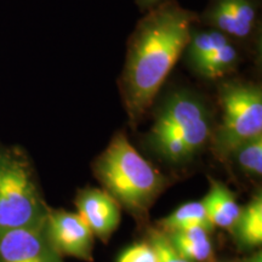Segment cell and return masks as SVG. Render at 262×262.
Here are the masks:
<instances>
[{
	"label": "cell",
	"mask_w": 262,
	"mask_h": 262,
	"mask_svg": "<svg viewBox=\"0 0 262 262\" xmlns=\"http://www.w3.org/2000/svg\"><path fill=\"white\" fill-rule=\"evenodd\" d=\"M198 16L175 0L160 3L137 24L127 44L120 93L131 122L145 116L187 47Z\"/></svg>",
	"instance_id": "obj_1"
},
{
	"label": "cell",
	"mask_w": 262,
	"mask_h": 262,
	"mask_svg": "<svg viewBox=\"0 0 262 262\" xmlns=\"http://www.w3.org/2000/svg\"><path fill=\"white\" fill-rule=\"evenodd\" d=\"M95 172L118 204L142 212L152 204L163 186V178L143 158L124 133L117 134L95 163Z\"/></svg>",
	"instance_id": "obj_2"
},
{
	"label": "cell",
	"mask_w": 262,
	"mask_h": 262,
	"mask_svg": "<svg viewBox=\"0 0 262 262\" xmlns=\"http://www.w3.org/2000/svg\"><path fill=\"white\" fill-rule=\"evenodd\" d=\"M210 136V114L204 102L192 91L178 90L157 113L149 142L163 158L180 163L199 152Z\"/></svg>",
	"instance_id": "obj_3"
},
{
	"label": "cell",
	"mask_w": 262,
	"mask_h": 262,
	"mask_svg": "<svg viewBox=\"0 0 262 262\" xmlns=\"http://www.w3.org/2000/svg\"><path fill=\"white\" fill-rule=\"evenodd\" d=\"M48 211L26 153L0 146V233L41 224Z\"/></svg>",
	"instance_id": "obj_4"
},
{
	"label": "cell",
	"mask_w": 262,
	"mask_h": 262,
	"mask_svg": "<svg viewBox=\"0 0 262 262\" xmlns=\"http://www.w3.org/2000/svg\"><path fill=\"white\" fill-rule=\"evenodd\" d=\"M222 120L214 135L219 157H228L234 148L262 135V91L249 81H225L219 88Z\"/></svg>",
	"instance_id": "obj_5"
},
{
	"label": "cell",
	"mask_w": 262,
	"mask_h": 262,
	"mask_svg": "<svg viewBox=\"0 0 262 262\" xmlns=\"http://www.w3.org/2000/svg\"><path fill=\"white\" fill-rule=\"evenodd\" d=\"M0 262H63L48 237L45 221L0 233Z\"/></svg>",
	"instance_id": "obj_6"
},
{
	"label": "cell",
	"mask_w": 262,
	"mask_h": 262,
	"mask_svg": "<svg viewBox=\"0 0 262 262\" xmlns=\"http://www.w3.org/2000/svg\"><path fill=\"white\" fill-rule=\"evenodd\" d=\"M45 228L51 244L61 256L93 260L94 233L77 212L49 209Z\"/></svg>",
	"instance_id": "obj_7"
},
{
	"label": "cell",
	"mask_w": 262,
	"mask_h": 262,
	"mask_svg": "<svg viewBox=\"0 0 262 262\" xmlns=\"http://www.w3.org/2000/svg\"><path fill=\"white\" fill-rule=\"evenodd\" d=\"M202 21L233 40H248L257 27V5L255 0H211Z\"/></svg>",
	"instance_id": "obj_8"
},
{
	"label": "cell",
	"mask_w": 262,
	"mask_h": 262,
	"mask_svg": "<svg viewBox=\"0 0 262 262\" xmlns=\"http://www.w3.org/2000/svg\"><path fill=\"white\" fill-rule=\"evenodd\" d=\"M77 214L94 235L104 241L120 222L119 204L110 193L101 189H88L80 193L77 199Z\"/></svg>",
	"instance_id": "obj_9"
},
{
	"label": "cell",
	"mask_w": 262,
	"mask_h": 262,
	"mask_svg": "<svg viewBox=\"0 0 262 262\" xmlns=\"http://www.w3.org/2000/svg\"><path fill=\"white\" fill-rule=\"evenodd\" d=\"M202 203L211 225L221 228H233L242 211L232 192L216 181H212L210 191Z\"/></svg>",
	"instance_id": "obj_10"
},
{
	"label": "cell",
	"mask_w": 262,
	"mask_h": 262,
	"mask_svg": "<svg viewBox=\"0 0 262 262\" xmlns=\"http://www.w3.org/2000/svg\"><path fill=\"white\" fill-rule=\"evenodd\" d=\"M241 54L233 39H227L224 44L205 55L196 63L192 71L206 80H215L224 78L237 70Z\"/></svg>",
	"instance_id": "obj_11"
},
{
	"label": "cell",
	"mask_w": 262,
	"mask_h": 262,
	"mask_svg": "<svg viewBox=\"0 0 262 262\" xmlns=\"http://www.w3.org/2000/svg\"><path fill=\"white\" fill-rule=\"evenodd\" d=\"M209 229L201 226L166 234L178 253L191 262H205L214 254Z\"/></svg>",
	"instance_id": "obj_12"
},
{
	"label": "cell",
	"mask_w": 262,
	"mask_h": 262,
	"mask_svg": "<svg viewBox=\"0 0 262 262\" xmlns=\"http://www.w3.org/2000/svg\"><path fill=\"white\" fill-rule=\"evenodd\" d=\"M195 226H201V227H204L209 231H211V228L214 227L206 216L204 205L202 202L186 203L160 221L162 232L165 234L195 227Z\"/></svg>",
	"instance_id": "obj_13"
},
{
	"label": "cell",
	"mask_w": 262,
	"mask_h": 262,
	"mask_svg": "<svg viewBox=\"0 0 262 262\" xmlns=\"http://www.w3.org/2000/svg\"><path fill=\"white\" fill-rule=\"evenodd\" d=\"M233 228L241 243L247 247H257L262 243V198L255 196L241 211Z\"/></svg>",
	"instance_id": "obj_14"
},
{
	"label": "cell",
	"mask_w": 262,
	"mask_h": 262,
	"mask_svg": "<svg viewBox=\"0 0 262 262\" xmlns=\"http://www.w3.org/2000/svg\"><path fill=\"white\" fill-rule=\"evenodd\" d=\"M228 157H233L239 168L248 175L261 176L262 173V135L241 143Z\"/></svg>",
	"instance_id": "obj_15"
},
{
	"label": "cell",
	"mask_w": 262,
	"mask_h": 262,
	"mask_svg": "<svg viewBox=\"0 0 262 262\" xmlns=\"http://www.w3.org/2000/svg\"><path fill=\"white\" fill-rule=\"evenodd\" d=\"M149 244L158 257V262H191L182 257L170 242L168 235L162 231H153Z\"/></svg>",
	"instance_id": "obj_16"
},
{
	"label": "cell",
	"mask_w": 262,
	"mask_h": 262,
	"mask_svg": "<svg viewBox=\"0 0 262 262\" xmlns=\"http://www.w3.org/2000/svg\"><path fill=\"white\" fill-rule=\"evenodd\" d=\"M119 262H158V257L149 243L136 244L124 251Z\"/></svg>",
	"instance_id": "obj_17"
},
{
	"label": "cell",
	"mask_w": 262,
	"mask_h": 262,
	"mask_svg": "<svg viewBox=\"0 0 262 262\" xmlns=\"http://www.w3.org/2000/svg\"><path fill=\"white\" fill-rule=\"evenodd\" d=\"M159 2H162V0H136L137 5L141 10L153 9V6L158 5Z\"/></svg>",
	"instance_id": "obj_18"
}]
</instances>
